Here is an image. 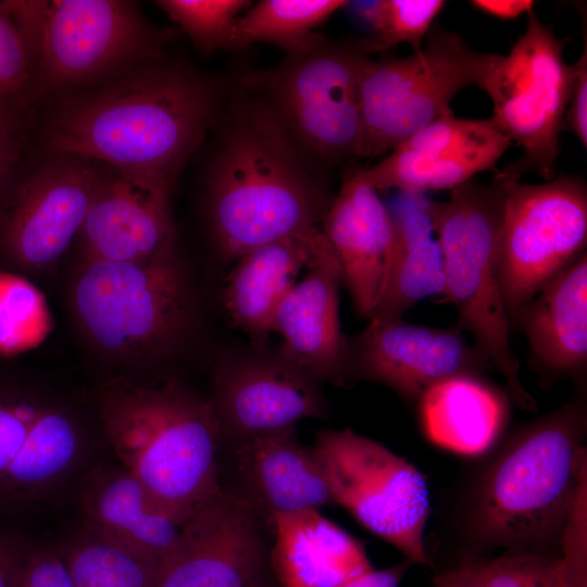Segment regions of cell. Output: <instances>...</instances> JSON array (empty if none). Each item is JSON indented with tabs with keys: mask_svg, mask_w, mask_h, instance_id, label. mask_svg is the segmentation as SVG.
I'll return each instance as SVG.
<instances>
[{
	"mask_svg": "<svg viewBox=\"0 0 587 587\" xmlns=\"http://www.w3.org/2000/svg\"><path fill=\"white\" fill-rule=\"evenodd\" d=\"M36 51L9 0L0 1V96L34 101Z\"/></svg>",
	"mask_w": 587,
	"mask_h": 587,
	"instance_id": "obj_36",
	"label": "cell"
},
{
	"mask_svg": "<svg viewBox=\"0 0 587 587\" xmlns=\"http://www.w3.org/2000/svg\"><path fill=\"white\" fill-rule=\"evenodd\" d=\"M369 55L360 40L324 38L308 52L249 73L242 85L272 109L311 161L336 163L358 157L359 78Z\"/></svg>",
	"mask_w": 587,
	"mask_h": 587,
	"instance_id": "obj_8",
	"label": "cell"
},
{
	"mask_svg": "<svg viewBox=\"0 0 587 587\" xmlns=\"http://www.w3.org/2000/svg\"><path fill=\"white\" fill-rule=\"evenodd\" d=\"M350 377L382 384L417 402L433 384L460 374H482L491 365L469 345L460 328L371 319L348 339Z\"/></svg>",
	"mask_w": 587,
	"mask_h": 587,
	"instance_id": "obj_15",
	"label": "cell"
},
{
	"mask_svg": "<svg viewBox=\"0 0 587 587\" xmlns=\"http://www.w3.org/2000/svg\"><path fill=\"white\" fill-rule=\"evenodd\" d=\"M501 174L505 203L498 268L511 324L547 283L586 252L587 187L574 175L527 184Z\"/></svg>",
	"mask_w": 587,
	"mask_h": 587,
	"instance_id": "obj_12",
	"label": "cell"
},
{
	"mask_svg": "<svg viewBox=\"0 0 587 587\" xmlns=\"http://www.w3.org/2000/svg\"><path fill=\"white\" fill-rule=\"evenodd\" d=\"M242 100L230 112L208 184L214 240L235 260L319 229L332 201L272 109L255 95Z\"/></svg>",
	"mask_w": 587,
	"mask_h": 587,
	"instance_id": "obj_2",
	"label": "cell"
},
{
	"mask_svg": "<svg viewBox=\"0 0 587 587\" xmlns=\"http://www.w3.org/2000/svg\"><path fill=\"white\" fill-rule=\"evenodd\" d=\"M323 241L321 228L273 241L240 255L228 273L224 305L235 327L262 347L274 310L296 285L299 272L313 261Z\"/></svg>",
	"mask_w": 587,
	"mask_h": 587,
	"instance_id": "obj_24",
	"label": "cell"
},
{
	"mask_svg": "<svg viewBox=\"0 0 587 587\" xmlns=\"http://www.w3.org/2000/svg\"><path fill=\"white\" fill-rule=\"evenodd\" d=\"M416 403L427 439L463 455H478L490 449L510 414L507 394L480 374H460L437 382Z\"/></svg>",
	"mask_w": 587,
	"mask_h": 587,
	"instance_id": "obj_26",
	"label": "cell"
},
{
	"mask_svg": "<svg viewBox=\"0 0 587 587\" xmlns=\"http://www.w3.org/2000/svg\"><path fill=\"white\" fill-rule=\"evenodd\" d=\"M473 563L484 587H570L560 553L511 551Z\"/></svg>",
	"mask_w": 587,
	"mask_h": 587,
	"instance_id": "obj_34",
	"label": "cell"
},
{
	"mask_svg": "<svg viewBox=\"0 0 587 587\" xmlns=\"http://www.w3.org/2000/svg\"><path fill=\"white\" fill-rule=\"evenodd\" d=\"M470 4L476 10L500 20H514L534 10L530 0H472Z\"/></svg>",
	"mask_w": 587,
	"mask_h": 587,
	"instance_id": "obj_42",
	"label": "cell"
},
{
	"mask_svg": "<svg viewBox=\"0 0 587 587\" xmlns=\"http://www.w3.org/2000/svg\"><path fill=\"white\" fill-rule=\"evenodd\" d=\"M321 232L338 264L355 312L370 320L387 280L394 224L389 210L360 171L332 199Z\"/></svg>",
	"mask_w": 587,
	"mask_h": 587,
	"instance_id": "obj_20",
	"label": "cell"
},
{
	"mask_svg": "<svg viewBox=\"0 0 587 587\" xmlns=\"http://www.w3.org/2000/svg\"><path fill=\"white\" fill-rule=\"evenodd\" d=\"M358 13L371 25L372 35L360 39L367 54L384 52L399 43L413 51L422 48L433 23L446 2L442 0H378L357 2Z\"/></svg>",
	"mask_w": 587,
	"mask_h": 587,
	"instance_id": "obj_32",
	"label": "cell"
},
{
	"mask_svg": "<svg viewBox=\"0 0 587 587\" xmlns=\"http://www.w3.org/2000/svg\"><path fill=\"white\" fill-rule=\"evenodd\" d=\"M394 212V248L383 296L371 319L401 316L428 297L444 295L445 273L435 235L433 204L425 195L403 192Z\"/></svg>",
	"mask_w": 587,
	"mask_h": 587,
	"instance_id": "obj_27",
	"label": "cell"
},
{
	"mask_svg": "<svg viewBox=\"0 0 587 587\" xmlns=\"http://www.w3.org/2000/svg\"><path fill=\"white\" fill-rule=\"evenodd\" d=\"M308 270L274 310L271 330L283 338L278 355L317 382L345 387L350 366L339 319L341 279L324 236Z\"/></svg>",
	"mask_w": 587,
	"mask_h": 587,
	"instance_id": "obj_18",
	"label": "cell"
},
{
	"mask_svg": "<svg viewBox=\"0 0 587 587\" xmlns=\"http://www.w3.org/2000/svg\"><path fill=\"white\" fill-rule=\"evenodd\" d=\"M319 384L279 355L226 363L214 376L210 399L222 439L240 445L324 417L327 403Z\"/></svg>",
	"mask_w": 587,
	"mask_h": 587,
	"instance_id": "obj_17",
	"label": "cell"
},
{
	"mask_svg": "<svg viewBox=\"0 0 587 587\" xmlns=\"http://www.w3.org/2000/svg\"><path fill=\"white\" fill-rule=\"evenodd\" d=\"M313 450L334 503L412 564L427 565L424 530L430 500L421 472L380 442L349 428L321 430Z\"/></svg>",
	"mask_w": 587,
	"mask_h": 587,
	"instance_id": "obj_11",
	"label": "cell"
},
{
	"mask_svg": "<svg viewBox=\"0 0 587 587\" xmlns=\"http://www.w3.org/2000/svg\"><path fill=\"white\" fill-rule=\"evenodd\" d=\"M86 447L76 417L48 402L30 429L28 451L1 498L0 514L22 512L55 495L82 465Z\"/></svg>",
	"mask_w": 587,
	"mask_h": 587,
	"instance_id": "obj_28",
	"label": "cell"
},
{
	"mask_svg": "<svg viewBox=\"0 0 587 587\" xmlns=\"http://www.w3.org/2000/svg\"><path fill=\"white\" fill-rule=\"evenodd\" d=\"M60 554L75 587H158L159 562L136 555L84 528Z\"/></svg>",
	"mask_w": 587,
	"mask_h": 587,
	"instance_id": "obj_30",
	"label": "cell"
},
{
	"mask_svg": "<svg viewBox=\"0 0 587 587\" xmlns=\"http://www.w3.org/2000/svg\"><path fill=\"white\" fill-rule=\"evenodd\" d=\"M30 548L0 532V587H17Z\"/></svg>",
	"mask_w": 587,
	"mask_h": 587,
	"instance_id": "obj_40",
	"label": "cell"
},
{
	"mask_svg": "<svg viewBox=\"0 0 587 587\" xmlns=\"http://www.w3.org/2000/svg\"><path fill=\"white\" fill-rule=\"evenodd\" d=\"M349 3L345 0H262L238 16L229 48L268 42L285 50L288 57L302 54L324 39L315 29Z\"/></svg>",
	"mask_w": 587,
	"mask_h": 587,
	"instance_id": "obj_29",
	"label": "cell"
},
{
	"mask_svg": "<svg viewBox=\"0 0 587 587\" xmlns=\"http://www.w3.org/2000/svg\"><path fill=\"white\" fill-rule=\"evenodd\" d=\"M17 587H75L60 553L47 549H30Z\"/></svg>",
	"mask_w": 587,
	"mask_h": 587,
	"instance_id": "obj_38",
	"label": "cell"
},
{
	"mask_svg": "<svg viewBox=\"0 0 587 587\" xmlns=\"http://www.w3.org/2000/svg\"><path fill=\"white\" fill-rule=\"evenodd\" d=\"M544 371L576 375L587 365V253L547 283L512 319Z\"/></svg>",
	"mask_w": 587,
	"mask_h": 587,
	"instance_id": "obj_23",
	"label": "cell"
},
{
	"mask_svg": "<svg viewBox=\"0 0 587 587\" xmlns=\"http://www.w3.org/2000/svg\"><path fill=\"white\" fill-rule=\"evenodd\" d=\"M253 587H261V585H257V586H253Z\"/></svg>",
	"mask_w": 587,
	"mask_h": 587,
	"instance_id": "obj_44",
	"label": "cell"
},
{
	"mask_svg": "<svg viewBox=\"0 0 587 587\" xmlns=\"http://www.w3.org/2000/svg\"><path fill=\"white\" fill-rule=\"evenodd\" d=\"M172 186L112 170L78 235L84 260L141 261L174 253Z\"/></svg>",
	"mask_w": 587,
	"mask_h": 587,
	"instance_id": "obj_19",
	"label": "cell"
},
{
	"mask_svg": "<svg viewBox=\"0 0 587 587\" xmlns=\"http://www.w3.org/2000/svg\"><path fill=\"white\" fill-rule=\"evenodd\" d=\"M216 83L162 57L38 104L41 151L173 184L220 117Z\"/></svg>",
	"mask_w": 587,
	"mask_h": 587,
	"instance_id": "obj_1",
	"label": "cell"
},
{
	"mask_svg": "<svg viewBox=\"0 0 587 587\" xmlns=\"http://www.w3.org/2000/svg\"><path fill=\"white\" fill-rule=\"evenodd\" d=\"M238 469L251 499L270 517L320 510L334 499L313 448L302 445L295 428L238 445Z\"/></svg>",
	"mask_w": 587,
	"mask_h": 587,
	"instance_id": "obj_25",
	"label": "cell"
},
{
	"mask_svg": "<svg viewBox=\"0 0 587 587\" xmlns=\"http://www.w3.org/2000/svg\"><path fill=\"white\" fill-rule=\"evenodd\" d=\"M37 118L38 105L32 100L0 96V207L28 161Z\"/></svg>",
	"mask_w": 587,
	"mask_h": 587,
	"instance_id": "obj_35",
	"label": "cell"
},
{
	"mask_svg": "<svg viewBox=\"0 0 587 587\" xmlns=\"http://www.w3.org/2000/svg\"><path fill=\"white\" fill-rule=\"evenodd\" d=\"M491 53L433 25L422 48L403 58L364 61L359 78L360 158L386 155L432 122L452 114L462 89L478 86Z\"/></svg>",
	"mask_w": 587,
	"mask_h": 587,
	"instance_id": "obj_6",
	"label": "cell"
},
{
	"mask_svg": "<svg viewBox=\"0 0 587 587\" xmlns=\"http://www.w3.org/2000/svg\"><path fill=\"white\" fill-rule=\"evenodd\" d=\"M111 172L74 154L42 152L36 161L28 159L0 207L4 260L27 271L55 263L78 237Z\"/></svg>",
	"mask_w": 587,
	"mask_h": 587,
	"instance_id": "obj_13",
	"label": "cell"
},
{
	"mask_svg": "<svg viewBox=\"0 0 587 587\" xmlns=\"http://www.w3.org/2000/svg\"><path fill=\"white\" fill-rule=\"evenodd\" d=\"M167 38L134 1H47L37 40L34 101L38 105L162 58Z\"/></svg>",
	"mask_w": 587,
	"mask_h": 587,
	"instance_id": "obj_10",
	"label": "cell"
},
{
	"mask_svg": "<svg viewBox=\"0 0 587 587\" xmlns=\"http://www.w3.org/2000/svg\"><path fill=\"white\" fill-rule=\"evenodd\" d=\"M96 397L120 465L179 526L222 491V435L210 399L176 380L146 386L127 377L105 382Z\"/></svg>",
	"mask_w": 587,
	"mask_h": 587,
	"instance_id": "obj_3",
	"label": "cell"
},
{
	"mask_svg": "<svg viewBox=\"0 0 587 587\" xmlns=\"http://www.w3.org/2000/svg\"><path fill=\"white\" fill-rule=\"evenodd\" d=\"M411 565L412 563L404 558L392 566L383 570L373 569L340 587H399Z\"/></svg>",
	"mask_w": 587,
	"mask_h": 587,
	"instance_id": "obj_41",
	"label": "cell"
},
{
	"mask_svg": "<svg viewBox=\"0 0 587 587\" xmlns=\"http://www.w3.org/2000/svg\"><path fill=\"white\" fill-rule=\"evenodd\" d=\"M586 409L571 401L524 426L488 464L469 530L486 549L544 551L555 540L587 474Z\"/></svg>",
	"mask_w": 587,
	"mask_h": 587,
	"instance_id": "obj_4",
	"label": "cell"
},
{
	"mask_svg": "<svg viewBox=\"0 0 587 587\" xmlns=\"http://www.w3.org/2000/svg\"><path fill=\"white\" fill-rule=\"evenodd\" d=\"M79 510L85 530L160 564L178 542L182 526L120 464H98L87 471Z\"/></svg>",
	"mask_w": 587,
	"mask_h": 587,
	"instance_id": "obj_21",
	"label": "cell"
},
{
	"mask_svg": "<svg viewBox=\"0 0 587 587\" xmlns=\"http://www.w3.org/2000/svg\"><path fill=\"white\" fill-rule=\"evenodd\" d=\"M505 203V177L490 183L472 178L434 202L433 223L444 258L445 301L458 313L459 328L503 377L515 403L534 411L536 403L520 376L510 342L511 324L498 268L499 238Z\"/></svg>",
	"mask_w": 587,
	"mask_h": 587,
	"instance_id": "obj_5",
	"label": "cell"
},
{
	"mask_svg": "<svg viewBox=\"0 0 587 587\" xmlns=\"http://www.w3.org/2000/svg\"><path fill=\"white\" fill-rule=\"evenodd\" d=\"M575 73L563 121V130L574 134L587 147V47L574 63Z\"/></svg>",
	"mask_w": 587,
	"mask_h": 587,
	"instance_id": "obj_39",
	"label": "cell"
},
{
	"mask_svg": "<svg viewBox=\"0 0 587 587\" xmlns=\"http://www.w3.org/2000/svg\"><path fill=\"white\" fill-rule=\"evenodd\" d=\"M271 564L280 587H340L373 570L362 541L320 510L276 514Z\"/></svg>",
	"mask_w": 587,
	"mask_h": 587,
	"instance_id": "obj_22",
	"label": "cell"
},
{
	"mask_svg": "<svg viewBox=\"0 0 587 587\" xmlns=\"http://www.w3.org/2000/svg\"><path fill=\"white\" fill-rule=\"evenodd\" d=\"M72 303L89 340L125 359L166 349L184 330L189 310L174 253L141 261L84 260Z\"/></svg>",
	"mask_w": 587,
	"mask_h": 587,
	"instance_id": "obj_7",
	"label": "cell"
},
{
	"mask_svg": "<svg viewBox=\"0 0 587 587\" xmlns=\"http://www.w3.org/2000/svg\"><path fill=\"white\" fill-rule=\"evenodd\" d=\"M47 403L28 390L0 387V495L23 458L29 432Z\"/></svg>",
	"mask_w": 587,
	"mask_h": 587,
	"instance_id": "obj_37",
	"label": "cell"
},
{
	"mask_svg": "<svg viewBox=\"0 0 587 587\" xmlns=\"http://www.w3.org/2000/svg\"><path fill=\"white\" fill-rule=\"evenodd\" d=\"M512 145L491 118H460L452 113L417 130L360 174L377 191L451 190L495 170Z\"/></svg>",
	"mask_w": 587,
	"mask_h": 587,
	"instance_id": "obj_16",
	"label": "cell"
},
{
	"mask_svg": "<svg viewBox=\"0 0 587 587\" xmlns=\"http://www.w3.org/2000/svg\"><path fill=\"white\" fill-rule=\"evenodd\" d=\"M433 587H484V585L473 560H466L436 574Z\"/></svg>",
	"mask_w": 587,
	"mask_h": 587,
	"instance_id": "obj_43",
	"label": "cell"
},
{
	"mask_svg": "<svg viewBox=\"0 0 587 587\" xmlns=\"http://www.w3.org/2000/svg\"><path fill=\"white\" fill-rule=\"evenodd\" d=\"M566 39L558 37L533 10L524 33L508 54L491 53L477 87L492 103L496 126L523 150L501 173L517 178L535 172L557 176L559 138L575 66L563 57Z\"/></svg>",
	"mask_w": 587,
	"mask_h": 587,
	"instance_id": "obj_9",
	"label": "cell"
},
{
	"mask_svg": "<svg viewBox=\"0 0 587 587\" xmlns=\"http://www.w3.org/2000/svg\"><path fill=\"white\" fill-rule=\"evenodd\" d=\"M157 4L187 33L195 47L211 54L229 48L239 12L246 0H160Z\"/></svg>",
	"mask_w": 587,
	"mask_h": 587,
	"instance_id": "obj_33",
	"label": "cell"
},
{
	"mask_svg": "<svg viewBox=\"0 0 587 587\" xmlns=\"http://www.w3.org/2000/svg\"><path fill=\"white\" fill-rule=\"evenodd\" d=\"M51 328L43 294L27 278L0 272V355L13 357L39 346Z\"/></svg>",
	"mask_w": 587,
	"mask_h": 587,
	"instance_id": "obj_31",
	"label": "cell"
},
{
	"mask_svg": "<svg viewBox=\"0 0 587 587\" xmlns=\"http://www.w3.org/2000/svg\"><path fill=\"white\" fill-rule=\"evenodd\" d=\"M266 558L259 511L222 489L180 529L160 565L158 587H253Z\"/></svg>",
	"mask_w": 587,
	"mask_h": 587,
	"instance_id": "obj_14",
	"label": "cell"
}]
</instances>
